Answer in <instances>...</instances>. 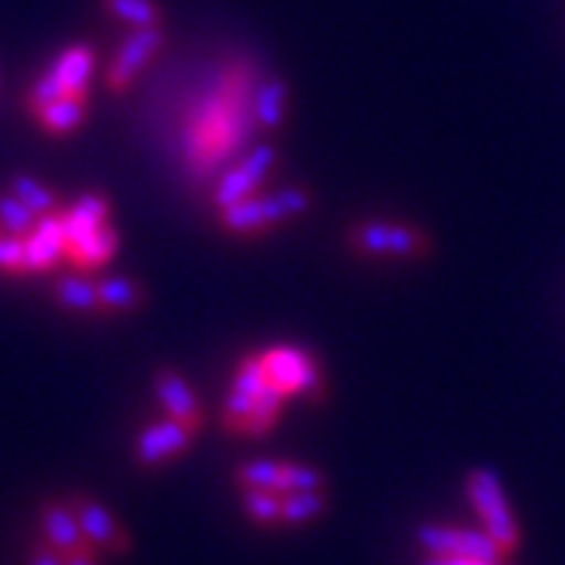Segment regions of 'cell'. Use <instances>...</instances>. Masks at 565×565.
<instances>
[{
  "instance_id": "31",
  "label": "cell",
  "mask_w": 565,
  "mask_h": 565,
  "mask_svg": "<svg viewBox=\"0 0 565 565\" xmlns=\"http://www.w3.org/2000/svg\"><path fill=\"white\" fill-rule=\"evenodd\" d=\"M424 565H503V563H487V559H471V556H427Z\"/></svg>"
},
{
  "instance_id": "23",
  "label": "cell",
  "mask_w": 565,
  "mask_h": 565,
  "mask_svg": "<svg viewBox=\"0 0 565 565\" xmlns=\"http://www.w3.org/2000/svg\"><path fill=\"white\" fill-rule=\"evenodd\" d=\"M57 302L70 311H79V315H95L102 311V299H98V286H92L82 277H63L54 289Z\"/></svg>"
},
{
  "instance_id": "5",
  "label": "cell",
  "mask_w": 565,
  "mask_h": 565,
  "mask_svg": "<svg viewBox=\"0 0 565 565\" xmlns=\"http://www.w3.org/2000/svg\"><path fill=\"white\" fill-rule=\"evenodd\" d=\"M267 386L270 384H267V377H264L262 355H258V352L245 355L243 362L236 364L233 384H230V393H226V399H223L221 408V424L226 434H236V437H239L243 424L248 422V415L255 412V405H258V399H262Z\"/></svg>"
},
{
  "instance_id": "25",
  "label": "cell",
  "mask_w": 565,
  "mask_h": 565,
  "mask_svg": "<svg viewBox=\"0 0 565 565\" xmlns=\"http://www.w3.org/2000/svg\"><path fill=\"white\" fill-rule=\"evenodd\" d=\"M107 13H114L117 20L129 22L136 29H148V25H161V10L154 0H104Z\"/></svg>"
},
{
  "instance_id": "1",
  "label": "cell",
  "mask_w": 565,
  "mask_h": 565,
  "mask_svg": "<svg viewBox=\"0 0 565 565\" xmlns=\"http://www.w3.org/2000/svg\"><path fill=\"white\" fill-rule=\"evenodd\" d=\"M465 490H468V500H471L478 519H481V527L490 534V541L500 546L503 559L515 556L519 546H522V527H519V519H515L512 505L505 500L503 481L497 478V471L471 468Z\"/></svg>"
},
{
  "instance_id": "2",
  "label": "cell",
  "mask_w": 565,
  "mask_h": 565,
  "mask_svg": "<svg viewBox=\"0 0 565 565\" xmlns=\"http://www.w3.org/2000/svg\"><path fill=\"white\" fill-rule=\"evenodd\" d=\"M258 355H262L267 384L277 386L286 399L321 403L327 396V377H323L321 364L302 345H270Z\"/></svg>"
},
{
  "instance_id": "11",
  "label": "cell",
  "mask_w": 565,
  "mask_h": 565,
  "mask_svg": "<svg viewBox=\"0 0 565 565\" xmlns=\"http://www.w3.org/2000/svg\"><path fill=\"white\" fill-rule=\"evenodd\" d=\"M39 522H41V541H44L47 546H54L61 556H76V553H88V550H95V546L85 541V534H82V527H79V519H76V512H73L70 500H47V503H41Z\"/></svg>"
},
{
  "instance_id": "29",
  "label": "cell",
  "mask_w": 565,
  "mask_h": 565,
  "mask_svg": "<svg viewBox=\"0 0 565 565\" xmlns=\"http://www.w3.org/2000/svg\"><path fill=\"white\" fill-rule=\"evenodd\" d=\"M0 270H3V274H29L25 239L13 236V233L0 236Z\"/></svg>"
},
{
  "instance_id": "17",
  "label": "cell",
  "mask_w": 565,
  "mask_h": 565,
  "mask_svg": "<svg viewBox=\"0 0 565 565\" xmlns=\"http://www.w3.org/2000/svg\"><path fill=\"white\" fill-rule=\"evenodd\" d=\"M289 465L277 462V459H255L236 468L233 481L239 490H274V493H289Z\"/></svg>"
},
{
  "instance_id": "28",
  "label": "cell",
  "mask_w": 565,
  "mask_h": 565,
  "mask_svg": "<svg viewBox=\"0 0 565 565\" xmlns=\"http://www.w3.org/2000/svg\"><path fill=\"white\" fill-rule=\"evenodd\" d=\"M63 95H66V92H63L61 79H57V76L47 70V73H44V76H41V79L35 82L32 88H29V102L25 104H29V110H32V114H41L47 104L61 102Z\"/></svg>"
},
{
  "instance_id": "21",
  "label": "cell",
  "mask_w": 565,
  "mask_h": 565,
  "mask_svg": "<svg viewBox=\"0 0 565 565\" xmlns=\"http://www.w3.org/2000/svg\"><path fill=\"white\" fill-rule=\"evenodd\" d=\"M98 299H102V311H136L145 302V292L136 280L129 277H110V280L98 282Z\"/></svg>"
},
{
  "instance_id": "13",
  "label": "cell",
  "mask_w": 565,
  "mask_h": 565,
  "mask_svg": "<svg viewBox=\"0 0 565 565\" xmlns=\"http://www.w3.org/2000/svg\"><path fill=\"white\" fill-rule=\"evenodd\" d=\"M120 252V233L114 226H102L76 243L66 245V262L79 270H98Z\"/></svg>"
},
{
  "instance_id": "27",
  "label": "cell",
  "mask_w": 565,
  "mask_h": 565,
  "mask_svg": "<svg viewBox=\"0 0 565 565\" xmlns=\"http://www.w3.org/2000/svg\"><path fill=\"white\" fill-rule=\"evenodd\" d=\"M13 195H17L25 207H32L39 217H44V214H57V199H54V192H51L47 185H41L39 180H32V177H17V180H13Z\"/></svg>"
},
{
  "instance_id": "19",
  "label": "cell",
  "mask_w": 565,
  "mask_h": 565,
  "mask_svg": "<svg viewBox=\"0 0 565 565\" xmlns=\"http://www.w3.org/2000/svg\"><path fill=\"white\" fill-rule=\"evenodd\" d=\"M44 132L51 136H70L76 132L85 120V98H76V95H63L61 102L47 104L41 114H35Z\"/></svg>"
},
{
  "instance_id": "14",
  "label": "cell",
  "mask_w": 565,
  "mask_h": 565,
  "mask_svg": "<svg viewBox=\"0 0 565 565\" xmlns=\"http://www.w3.org/2000/svg\"><path fill=\"white\" fill-rule=\"evenodd\" d=\"M51 73L61 79L66 95L85 98L88 95V79L95 73V51L85 47V44H73V47L57 54V61L51 63Z\"/></svg>"
},
{
  "instance_id": "24",
  "label": "cell",
  "mask_w": 565,
  "mask_h": 565,
  "mask_svg": "<svg viewBox=\"0 0 565 565\" xmlns=\"http://www.w3.org/2000/svg\"><path fill=\"white\" fill-rule=\"evenodd\" d=\"M243 509L255 525H282V493H274V490H243Z\"/></svg>"
},
{
  "instance_id": "18",
  "label": "cell",
  "mask_w": 565,
  "mask_h": 565,
  "mask_svg": "<svg viewBox=\"0 0 565 565\" xmlns=\"http://www.w3.org/2000/svg\"><path fill=\"white\" fill-rule=\"evenodd\" d=\"M286 102H289V85L277 76L264 79L255 92V126L280 129L286 120Z\"/></svg>"
},
{
  "instance_id": "15",
  "label": "cell",
  "mask_w": 565,
  "mask_h": 565,
  "mask_svg": "<svg viewBox=\"0 0 565 565\" xmlns=\"http://www.w3.org/2000/svg\"><path fill=\"white\" fill-rule=\"evenodd\" d=\"M221 226L236 233V236H264L274 230V221H270V211H267V202L262 195H252L245 202L223 207Z\"/></svg>"
},
{
  "instance_id": "6",
  "label": "cell",
  "mask_w": 565,
  "mask_h": 565,
  "mask_svg": "<svg viewBox=\"0 0 565 565\" xmlns=\"http://www.w3.org/2000/svg\"><path fill=\"white\" fill-rule=\"evenodd\" d=\"M70 505H73V512H76V519H79L85 541L95 546L98 553H107V556H126V553L132 550L129 531L120 525V519H117L107 505H102L98 500H92V497H82V493H73V497H70Z\"/></svg>"
},
{
  "instance_id": "30",
  "label": "cell",
  "mask_w": 565,
  "mask_h": 565,
  "mask_svg": "<svg viewBox=\"0 0 565 565\" xmlns=\"http://www.w3.org/2000/svg\"><path fill=\"white\" fill-rule=\"evenodd\" d=\"M29 565H66V556H61L54 546H47L44 541H35L29 546Z\"/></svg>"
},
{
  "instance_id": "3",
  "label": "cell",
  "mask_w": 565,
  "mask_h": 565,
  "mask_svg": "<svg viewBox=\"0 0 565 565\" xmlns=\"http://www.w3.org/2000/svg\"><path fill=\"white\" fill-rule=\"evenodd\" d=\"M345 239L349 248L364 258H424L434 248L430 233L408 223L362 221L349 226Z\"/></svg>"
},
{
  "instance_id": "32",
  "label": "cell",
  "mask_w": 565,
  "mask_h": 565,
  "mask_svg": "<svg viewBox=\"0 0 565 565\" xmlns=\"http://www.w3.org/2000/svg\"><path fill=\"white\" fill-rule=\"evenodd\" d=\"M98 550H88V553H76V556H66V565H98Z\"/></svg>"
},
{
  "instance_id": "20",
  "label": "cell",
  "mask_w": 565,
  "mask_h": 565,
  "mask_svg": "<svg viewBox=\"0 0 565 565\" xmlns=\"http://www.w3.org/2000/svg\"><path fill=\"white\" fill-rule=\"evenodd\" d=\"M323 509H327V490L286 493V497H282V525H308V522L321 519Z\"/></svg>"
},
{
  "instance_id": "12",
  "label": "cell",
  "mask_w": 565,
  "mask_h": 565,
  "mask_svg": "<svg viewBox=\"0 0 565 565\" xmlns=\"http://www.w3.org/2000/svg\"><path fill=\"white\" fill-rule=\"evenodd\" d=\"M25 258H29V274L32 270H51L61 258H66L63 214H44L41 217L39 226L25 236Z\"/></svg>"
},
{
  "instance_id": "22",
  "label": "cell",
  "mask_w": 565,
  "mask_h": 565,
  "mask_svg": "<svg viewBox=\"0 0 565 565\" xmlns=\"http://www.w3.org/2000/svg\"><path fill=\"white\" fill-rule=\"evenodd\" d=\"M286 403H289V399L282 396L277 386H267V390H264V396L258 399V405H255V412H252V415H248V422L243 424L239 437H264L274 424L280 422Z\"/></svg>"
},
{
  "instance_id": "9",
  "label": "cell",
  "mask_w": 565,
  "mask_h": 565,
  "mask_svg": "<svg viewBox=\"0 0 565 565\" xmlns=\"http://www.w3.org/2000/svg\"><path fill=\"white\" fill-rule=\"evenodd\" d=\"M163 47V29L161 25H148V29H136L129 39L122 41L117 57L107 70V88L110 92H126L132 79L145 70V63L151 61Z\"/></svg>"
},
{
  "instance_id": "10",
  "label": "cell",
  "mask_w": 565,
  "mask_h": 565,
  "mask_svg": "<svg viewBox=\"0 0 565 565\" xmlns=\"http://www.w3.org/2000/svg\"><path fill=\"white\" fill-rule=\"evenodd\" d=\"M154 396L163 408V418L192 427L195 434L204 427V408L195 396V390L173 367H158L154 371Z\"/></svg>"
},
{
  "instance_id": "16",
  "label": "cell",
  "mask_w": 565,
  "mask_h": 565,
  "mask_svg": "<svg viewBox=\"0 0 565 565\" xmlns=\"http://www.w3.org/2000/svg\"><path fill=\"white\" fill-rule=\"evenodd\" d=\"M107 217H110V204H107L104 195H95V192H92V195H82L73 207L63 211L66 245L76 243L82 236H88V233H95V230H102V226H107Z\"/></svg>"
},
{
  "instance_id": "26",
  "label": "cell",
  "mask_w": 565,
  "mask_h": 565,
  "mask_svg": "<svg viewBox=\"0 0 565 565\" xmlns=\"http://www.w3.org/2000/svg\"><path fill=\"white\" fill-rule=\"evenodd\" d=\"M39 214L32 207H25L17 195H0V223L7 226V233L25 239L39 226Z\"/></svg>"
},
{
  "instance_id": "7",
  "label": "cell",
  "mask_w": 565,
  "mask_h": 565,
  "mask_svg": "<svg viewBox=\"0 0 565 565\" xmlns=\"http://www.w3.org/2000/svg\"><path fill=\"white\" fill-rule=\"evenodd\" d=\"M274 163H277V148H274V145L255 148L248 158H243V161L236 163V167L217 182V189H214V195H211L214 207L223 211V207H230V204H239L245 202V199H252V195H258V189H262L264 180L270 177Z\"/></svg>"
},
{
  "instance_id": "8",
  "label": "cell",
  "mask_w": 565,
  "mask_h": 565,
  "mask_svg": "<svg viewBox=\"0 0 565 565\" xmlns=\"http://www.w3.org/2000/svg\"><path fill=\"white\" fill-rule=\"evenodd\" d=\"M195 444V430L185 424L173 422V418H161V422L148 424L139 434V440L132 446V459L141 468H158V465L173 462L185 456Z\"/></svg>"
},
{
  "instance_id": "4",
  "label": "cell",
  "mask_w": 565,
  "mask_h": 565,
  "mask_svg": "<svg viewBox=\"0 0 565 565\" xmlns=\"http://www.w3.org/2000/svg\"><path fill=\"white\" fill-rule=\"evenodd\" d=\"M418 544L427 550V556H471L487 563H505L500 546L490 541L484 527H456V525H422L418 527Z\"/></svg>"
}]
</instances>
